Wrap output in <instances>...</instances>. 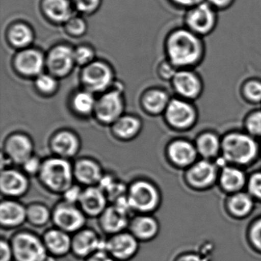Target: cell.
<instances>
[{"label": "cell", "mask_w": 261, "mask_h": 261, "mask_svg": "<svg viewBox=\"0 0 261 261\" xmlns=\"http://www.w3.org/2000/svg\"><path fill=\"white\" fill-rule=\"evenodd\" d=\"M106 242L94 230L82 229L72 238L71 252L76 257L86 259L96 252L106 251Z\"/></svg>", "instance_id": "4fadbf2b"}, {"label": "cell", "mask_w": 261, "mask_h": 261, "mask_svg": "<svg viewBox=\"0 0 261 261\" xmlns=\"http://www.w3.org/2000/svg\"><path fill=\"white\" fill-rule=\"evenodd\" d=\"M129 230L138 241H148L153 239L159 232L158 222L155 218L147 214L134 218L129 222Z\"/></svg>", "instance_id": "cb8c5ba5"}, {"label": "cell", "mask_w": 261, "mask_h": 261, "mask_svg": "<svg viewBox=\"0 0 261 261\" xmlns=\"http://www.w3.org/2000/svg\"><path fill=\"white\" fill-rule=\"evenodd\" d=\"M241 97L248 103H261V79L257 77H248L243 81L240 87Z\"/></svg>", "instance_id": "f546056e"}, {"label": "cell", "mask_w": 261, "mask_h": 261, "mask_svg": "<svg viewBox=\"0 0 261 261\" xmlns=\"http://www.w3.org/2000/svg\"><path fill=\"white\" fill-rule=\"evenodd\" d=\"M251 241L254 247L261 251V220L256 223L252 227Z\"/></svg>", "instance_id": "c3c4849f"}, {"label": "cell", "mask_w": 261, "mask_h": 261, "mask_svg": "<svg viewBox=\"0 0 261 261\" xmlns=\"http://www.w3.org/2000/svg\"><path fill=\"white\" fill-rule=\"evenodd\" d=\"M168 123L175 128H188L196 120V109L192 101L175 97L171 99L165 111Z\"/></svg>", "instance_id": "30bf717a"}, {"label": "cell", "mask_w": 261, "mask_h": 261, "mask_svg": "<svg viewBox=\"0 0 261 261\" xmlns=\"http://www.w3.org/2000/svg\"><path fill=\"white\" fill-rule=\"evenodd\" d=\"M82 79L88 91L100 92L105 91L112 83V70L103 62H91L84 68Z\"/></svg>", "instance_id": "8fae6325"}, {"label": "cell", "mask_w": 261, "mask_h": 261, "mask_svg": "<svg viewBox=\"0 0 261 261\" xmlns=\"http://www.w3.org/2000/svg\"><path fill=\"white\" fill-rule=\"evenodd\" d=\"M42 161H41L38 157L33 155L31 158L25 162L22 165L24 172L29 175H39L42 168Z\"/></svg>", "instance_id": "ee69618b"}, {"label": "cell", "mask_w": 261, "mask_h": 261, "mask_svg": "<svg viewBox=\"0 0 261 261\" xmlns=\"http://www.w3.org/2000/svg\"><path fill=\"white\" fill-rule=\"evenodd\" d=\"M87 215L76 204L63 201L55 207L51 219L57 228L67 233H76L86 224Z\"/></svg>", "instance_id": "52a82bcc"}, {"label": "cell", "mask_w": 261, "mask_h": 261, "mask_svg": "<svg viewBox=\"0 0 261 261\" xmlns=\"http://www.w3.org/2000/svg\"><path fill=\"white\" fill-rule=\"evenodd\" d=\"M222 151L224 156L228 161L246 164L256 156L257 146L248 136L233 134L224 139Z\"/></svg>", "instance_id": "8992f818"}, {"label": "cell", "mask_w": 261, "mask_h": 261, "mask_svg": "<svg viewBox=\"0 0 261 261\" xmlns=\"http://www.w3.org/2000/svg\"><path fill=\"white\" fill-rule=\"evenodd\" d=\"M82 192L83 190L79 186L73 184L62 194L64 196V201L70 204H76L80 201Z\"/></svg>", "instance_id": "7bdbcfd3"}, {"label": "cell", "mask_w": 261, "mask_h": 261, "mask_svg": "<svg viewBox=\"0 0 261 261\" xmlns=\"http://www.w3.org/2000/svg\"><path fill=\"white\" fill-rule=\"evenodd\" d=\"M171 99L166 91L160 89L151 90L146 93L143 98L145 109L152 114L165 112Z\"/></svg>", "instance_id": "f1b7e54d"}, {"label": "cell", "mask_w": 261, "mask_h": 261, "mask_svg": "<svg viewBox=\"0 0 261 261\" xmlns=\"http://www.w3.org/2000/svg\"><path fill=\"white\" fill-rule=\"evenodd\" d=\"M221 181L224 189L228 191H236L243 187L245 177L239 169L227 167L222 171Z\"/></svg>", "instance_id": "d6a6232c"}, {"label": "cell", "mask_w": 261, "mask_h": 261, "mask_svg": "<svg viewBox=\"0 0 261 261\" xmlns=\"http://www.w3.org/2000/svg\"><path fill=\"white\" fill-rule=\"evenodd\" d=\"M197 146L203 156L210 158L218 153L220 149L219 140L214 134H204L198 139Z\"/></svg>", "instance_id": "e575fe53"}, {"label": "cell", "mask_w": 261, "mask_h": 261, "mask_svg": "<svg viewBox=\"0 0 261 261\" xmlns=\"http://www.w3.org/2000/svg\"><path fill=\"white\" fill-rule=\"evenodd\" d=\"M9 39L14 46L25 48L33 42V33L28 25L22 23L16 24L9 32Z\"/></svg>", "instance_id": "4dcf8cb0"}, {"label": "cell", "mask_w": 261, "mask_h": 261, "mask_svg": "<svg viewBox=\"0 0 261 261\" xmlns=\"http://www.w3.org/2000/svg\"><path fill=\"white\" fill-rule=\"evenodd\" d=\"M218 23V12L205 1L186 10L185 27L204 39L212 34Z\"/></svg>", "instance_id": "3957f363"}, {"label": "cell", "mask_w": 261, "mask_h": 261, "mask_svg": "<svg viewBox=\"0 0 261 261\" xmlns=\"http://www.w3.org/2000/svg\"><path fill=\"white\" fill-rule=\"evenodd\" d=\"M85 261H117L105 250H100L87 258Z\"/></svg>", "instance_id": "f907efd6"}, {"label": "cell", "mask_w": 261, "mask_h": 261, "mask_svg": "<svg viewBox=\"0 0 261 261\" xmlns=\"http://www.w3.org/2000/svg\"><path fill=\"white\" fill-rule=\"evenodd\" d=\"M174 261H208L204 256L197 253H185L178 256Z\"/></svg>", "instance_id": "816d5d0a"}, {"label": "cell", "mask_w": 261, "mask_h": 261, "mask_svg": "<svg viewBox=\"0 0 261 261\" xmlns=\"http://www.w3.org/2000/svg\"><path fill=\"white\" fill-rule=\"evenodd\" d=\"M42 184L51 192L63 194L74 181V166L68 160L53 157L42 161L39 175Z\"/></svg>", "instance_id": "7a4b0ae2"}, {"label": "cell", "mask_w": 261, "mask_h": 261, "mask_svg": "<svg viewBox=\"0 0 261 261\" xmlns=\"http://www.w3.org/2000/svg\"><path fill=\"white\" fill-rule=\"evenodd\" d=\"M66 30L70 35L81 36L87 30L86 22L79 17H72L66 22Z\"/></svg>", "instance_id": "74e56055"}, {"label": "cell", "mask_w": 261, "mask_h": 261, "mask_svg": "<svg viewBox=\"0 0 261 261\" xmlns=\"http://www.w3.org/2000/svg\"><path fill=\"white\" fill-rule=\"evenodd\" d=\"M34 146L30 137L23 134H14L6 140L5 152L9 160L22 166L33 155Z\"/></svg>", "instance_id": "9a60e30c"}, {"label": "cell", "mask_w": 261, "mask_h": 261, "mask_svg": "<svg viewBox=\"0 0 261 261\" xmlns=\"http://www.w3.org/2000/svg\"><path fill=\"white\" fill-rule=\"evenodd\" d=\"M108 196L99 186H88L82 192L79 204L88 216L100 217L108 207Z\"/></svg>", "instance_id": "ac0fdd59"}, {"label": "cell", "mask_w": 261, "mask_h": 261, "mask_svg": "<svg viewBox=\"0 0 261 261\" xmlns=\"http://www.w3.org/2000/svg\"><path fill=\"white\" fill-rule=\"evenodd\" d=\"M94 57V51L89 47L81 46L74 50V60L79 65H89Z\"/></svg>", "instance_id": "f35d334b"}, {"label": "cell", "mask_w": 261, "mask_h": 261, "mask_svg": "<svg viewBox=\"0 0 261 261\" xmlns=\"http://www.w3.org/2000/svg\"><path fill=\"white\" fill-rule=\"evenodd\" d=\"M27 221V207L13 200H4L0 204V224L6 228H15Z\"/></svg>", "instance_id": "44dd1931"}, {"label": "cell", "mask_w": 261, "mask_h": 261, "mask_svg": "<svg viewBox=\"0 0 261 261\" xmlns=\"http://www.w3.org/2000/svg\"><path fill=\"white\" fill-rule=\"evenodd\" d=\"M45 65L43 56L39 51L27 49L19 53L15 59V66L21 74L27 76L40 74Z\"/></svg>", "instance_id": "603a6c76"}, {"label": "cell", "mask_w": 261, "mask_h": 261, "mask_svg": "<svg viewBox=\"0 0 261 261\" xmlns=\"http://www.w3.org/2000/svg\"><path fill=\"white\" fill-rule=\"evenodd\" d=\"M249 190L254 196L261 198V172L255 174L250 178Z\"/></svg>", "instance_id": "bcb514c9"}, {"label": "cell", "mask_w": 261, "mask_h": 261, "mask_svg": "<svg viewBox=\"0 0 261 261\" xmlns=\"http://www.w3.org/2000/svg\"><path fill=\"white\" fill-rule=\"evenodd\" d=\"M218 12L228 10L234 4L236 0H204Z\"/></svg>", "instance_id": "7dc6e473"}, {"label": "cell", "mask_w": 261, "mask_h": 261, "mask_svg": "<svg viewBox=\"0 0 261 261\" xmlns=\"http://www.w3.org/2000/svg\"><path fill=\"white\" fill-rule=\"evenodd\" d=\"M100 0H74V5L79 11L91 13L98 9Z\"/></svg>", "instance_id": "b9f144b4"}, {"label": "cell", "mask_w": 261, "mask_h": 261, "mask_svg": "<svg viewBox=\"0 0 261 261\" xmlns=\"http://www.w3.org/2000/svg\"><path fill=\"white\" fill-rule=\"evenodd\" d=\"M44 261H57V259H56V257H55V256L48 254V256L44 259Z\"/></svg>", "instance_id": "f5cc1de1"}, {"label": "cell", "mask_w": 261, "mask_h": 261, "mask_svg": "<svg viewBox=\"0 0 261 261\" xmlns=\"http://www.w3.org/2000/svg\"><path fill=\"white\" fill-rule=\"evenodd\" d=\"M178 70V68L167 59L160 64L159 67V74L163 80L172 81Z\"/></svg>", "instance_id": "60d3db41"}, {"label": "cell", "mask_w": 261, "mask_h": 261, "mask_svg": "<svg viewBox=\"0 0 261 261\" xmlns=\"http://www.w3.org/2000/svg\"><path fill=\"white\" fill-rule=\"evenodd\" d=\"M229 207L233 215L244 216L247 215L253 207V201L249 195L244 193L237 194L230 198Z\"/></svg>", "instance_id": "d590c367"}, {"label": "cell", "mask_w": 261, "mask_h": 261, "mask_svg": "<svg viewBox=\"0 0 261 261\" xmlns=\"http://www.w3.org/2000/svg\"><path fill=\"white\" fill-rule=\"evenodd\" d=\"M165 48L168 60L178 69H195L205 58L204 39L185 27L169 33Z\"/></svg>", "instance_id": "6da1fadb"}, {"label": "cell", "mask_w": 261, "mask_h": 261, "mask_svg": "<svg viewBox=\"0 0 261 261\" xmlns=\"http://www.w3.org/2000/svg\"><path fill=\"white\" fill-rule=\"evenodd\" d=\"M36 87L44 94H51L58 88V82L54 77L48 74H40L36 82Z\"/></svg>", "instance_id": "8d00e7d4"}, {"label": "cell", "mask_w": 261, "mask_h": 261, "mask_svg": "<svg viewBox=\"0 0 261 261\" xmlns=\"http://www.w3.org/2000/svg\"><path fill=\"white\" fill-rule=\"evenodd\" d=\"M96 102L94 96L88 91H80L74 95L72 99V107L74 111L82 116L90 115L94 112Z\"/></svg>", "instance_id": "1f68e13d"}, {"label": "cell", "mask_w": 261, "mask_h": 261, "mask_svg": "<svg viewBox=\"0 0 261 261\" xmlns=\"http://www.w3.org/2000/svg\"><path fill=\"white\" fill-rule=\"evenodd\" d=\"M14 261H44L48 253L43 240L30 232H20L12 240Z\"/></svg>", "instance_id": "5b68a950"}, {"label": "cell", "mask_w": 261, "mask_h": 261, "mask_svg": "<svg viewBox=\"0 0 261 261\" xmlns=\"http://www.w3.org/2000/svg\"><path fill=\"white\" fill-rule=\"evenodd\" d=\"M74 50L66 45H59L51 50L47 58V66L53 75H67L74 66Z\"/></svg>", "instance_id": "e0dca14e"}, {"label": "cell", "mask_w": 261, "mask_h": 261, "mask_svg": "<svg viewBox=\"0 0 261 261\" xmlns=\"http://www.w3.org/2000/svg\"><path fill=\"white\" fill-rule=\"evenodd\" d=\"M168 152L172 161L179 166L191 164L196 157V150L194 146L184 140H177L171 143Z\"/></svg>", "instance_id": "484cf974"}, {"label": "cell", "mask_w": 261, "mask_h": 261, "mask_svg": "<svg viewBox=\"0 0 261 261\" xmlns=\"http://www.w3.org/2000/svg\"><path fill=\"white\" fill-rule=\"evenodd\" d=\"M138 250L139 241L132 233H115L106 242V251L117 261L130 260Z\"/></svg>", "instance_id": "7c38bea8"}, {"label": "cell", "mask_w": 261, "mask_h": 261, "mask_svg": "<svg viewBox=\"0 0 261 261\" xmlns=\"http://www.w3.org/2000/svg\"><path fill=\"white\" fill-rule=\"evenodd\" d=\"M30 189V181L23 172L13 169L3 170L0 175V189L10 198L22 196Z\"/></svg>", "instance_id": "2e32d148"}, {"label": "cell", "mask_w": 261, "mask_h": 261, "mask_svg": "<svg viewBox=\"0 0 261 261\" xmlns=\"http://www.w3.org/2000/svg\"><path fill=\"white\" fill-rule=\"evenodd\" d=\"M171 82L178 97L190 101L199 98L204 91V81L195 69H178Z\"/></svg>", "instance_id": "ba28073f"}, {"label": "cell", "mask_w": 261, "mask_h": 261, "mask_svg": "<svg viewBox=\"0 0 261 261\" xmlns=\"http://www.w3.org/2000/svg\"><path fill=\"white\" fill-rule=\"evenodd\" d=\"M216 169L214 165L207 161L198 162L189 171V181L198 186L204 187L215 181Z\"/></svg>", "instance_id": "83f0119b"}, {"label": "cell", "mask_w": 261, "mask_h": 261, "mask_svg": "<svg viewBox=\"0 0 261 261\" xmlns=\"http://www.w3.org/2000/svg\"><path fill=\"white\" fill-rule=\"evenodd\" d=\"M42 10L51 20L66 23L72 18V9L68 0H43Z\"/></svg>", "instance_id": "d4e9b609"}, {"label": "cell", "mask_w": 261, "mask_h": 261, "mask_svg": "<svg viewBox=\"0 0 261 261\" xmlns=\"http://www.w3.org/2000/svg\"><path fill=\"white\" fill-rule=\"evenodd\" d=\"M170 1L178 8L187 10L201 4L204 0H170Z\"/></svg>", "instance_id": "681fc988"}, {"label": "cell", "mask_w": 261, "mask_h": 261, "mask_svg": "<svg viewBox=\"0 0 261 261\" xmlns=\"http://www.w3.org/2000/svg\"><path fill=\"white\" fill-rule=\"evenodd\" d=\"M130 211L129 207L118 204L108 206L100 216V227L106 233L112 235L123 231L129 225Z\"/></svg>", "instance_id": "5bb4252c"}, {"label": "cell", "mask_w": 261, "mask_h": 261, "mask_svg": "<svg viewBox=\"0 0 261 261\" xmlns=\"http://www.w3.org/2000/svg\"><path fill=\"white\" fill-rule=\"evenodd\" d=\"M113 126V132L118 138L128 140L135 138L142 129L141 121L134 116H122Z\"/></svg>", "instance_id": "4316f807"}, {"label": "cell", "mask_w": 261, "mask_h": 261, "mask_svg": "<svg viewBox=\"0 0 261 261\" xmlns=\"http://www.w3.org/2000/svg\"><path fill=\"white\" fill-rule=\"evenodd\" d=\"M53 212L46 206L33 204L27 207V221L36 227L45 225L51 219Z\"/></svg>", "instance_id": "836d02e7"}, {"label": "cell", "mask_w": 261, "mask_h": 261, "mask_svg": "<svg viewBox=\"0 0 261 261\" xmlns=\"http://www.w3.org/2000/svg\"><path fill=\"white\" fill-rule=\"evenodd\" d=\"M124 102L120 91L117 90L103 94L96 102L94 114L99 121L105 124H114L123 116Z\"/></svg>", "instance_id": "9c48e42d"}, {"label": "cell", "mask_w": 261, "mask_h": 261, "mask_svg": "<svg viewBox=\"0 0 261 261\" xmlns=\"http://www.w3.org/2000/svg\"><path fill=\"white\" fill-rule=\"evenodd\" d=\"M42 240L48 254L55 257H62L71 251L72 238L61 229H50L45 232Z\"/></svg>", "instance_id": "d6986e66"}, {"label": "cell", "mask_w": 261, "mask_h": 261, "mask_svg": "<svg viewBox=\"0 0 261 261\" xmlns=\"http://www.w3.org/2000/svg\"><path fill=\"white\" fill-rule=\"evenodd\" d=\"M132 210L148 214L157 208L160 202V195L153 184L146 180L133 183L126 193Z\"/></svg>", "instance_id": "277c9868"}, {"label": "cell", "mask_w": 261, "mask_h": 261, "mask_svg": "<svg viewBox=\"0 0 261 261\" xmlns=\"http://www.w3.org/2000/svg\"><path fill=\"white\" fill-rule=\"evenodd\" d=\"M74 178L82 185L98 186L103 175L100 165L91 159H81L74 166Z\"/></svg>", "instance_id": "7402d4cb"}, {"label": "cell", "mask_w": 261, "mask_h": 261, "mask_svg": "<svg viewBox=\"0 0 261 261\" xmlns=\"http://www.w3.org/2000/svg\"><path fill=\"white\" fill-rule=\"evenodd\" d=\"M81 142L79 137L71 131L62 130L57 133L51 139V148L61 158H72L80 150Z\"/></svg>", "instance_id": "ffe728a7"}, {"label": "cell", "mask_w": 261, "mask_h": 261, "mask_svg": "<svg viewBox=\"0 0 261 261\" xmlns=\"http://www.w3.org/2000/svg\"><path fill=\"white\" fill-rule=\"evenodd\" d=\"M0 261H14L11 243L4 239L0 242Z\"/></svg>", "instance_id": "f6af8a7d"}, {"label": "cell", "mask_w": 261, "mask_h": 261, "mask_svg": "<svg viewBox=\"0 0 261 261\" xmlns=\"http://www.w3.org/2000/svg\"><path fill=\"white\" fill-rule=\"evenodd\" d=\"M246 126L250 134L261 136V111L251 113L247 117Z\"/></svg>", "instance_id": "ab89813d"}]
</instances>
